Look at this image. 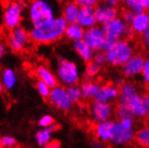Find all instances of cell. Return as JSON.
<instances>
[{
    "label": "cell",
    "instance_id": "681fc988",
    "mask_svg": "<svg viewBox=\"0 0 149 148\" xmlns=\"http://www.w3.org/2000/svg\"><path fill=\"white\" fill-rule=\"evenodd\" d=\"M61 1H63V2H65V3H67V2H70V1H74V0H61Z\"/></svg>",
    "mask_w": 149,
    "mask_h": 148
},
{
    "label": "cell",
    "instance_id": "4dcf8cb0",
    "mask_svg": "<svg viewBox=\"0 0 149 148\" xmlns=\"http://www.w3.org/2000/svg\"><path fill=\"white\" fill-rule=\"evenodd\" d=\"M116 116H117V118H118V120L133 117L130 109L127 108V106L125 104H119V106L116 109Z\"/></svg>",
    "mask_w": 149,
    "mask_h": 148
},
{
    "label": "cell",
    "instance_id": "8992f818",
    "mask_svg": "<svg viewBox=\"0 0 149 148\" xmlns=\"http://www.w3.org/2000/svg\"><path fill=\"white\" fill-rule=\"evenodd\" d=\"M134 118H125L118 120L114 123L113 135L111 143L115 145H124L134 140L135 136Z\"/></svg>",
    "mask_w": 149,
    "mask_h": 148
},
{
    "label": "cell",
    "instance_id": "3957f363",
    "mask_svg": "<svg viewBox=\"0 0 149 148\" xmlns=\"http://www.w3.org/2000/svg\"><path fill=\"white\" fill-rule=\"evenodd\" d=\"M135 54V46L130 40L120 39L114 46L105 52L106 61L112 67H122Z\"/></svg>",
    "mask_w": 149,
    "mask_h": 148
},
{
    "label": "cell",
    "instance_id": "8fae6325",
    "mask_svg": "<svg viewBox=\"0 0 149 148\" xmlns=\"http://www.w3.org/2000/svg\"><path fill=\"white\" fill-rule=\"evenodd\" d=\"M104 39H105V34H104V31L102 26L95 25L93 27L84 30L83 40L86 41L94 51L101 49Z\"/></svg>",
    "mask_w": 149,
    "mask_h": 148
},
{
    "label": "cell",
    "instance_id": "4fadbf2b",
    "mask_svg": "<svg viewBox=\"0 0 149 148\" xmlns=\"http://www.w3.org/2000/svg\"><path fill=\"white\" fill-rule=\"evenodd\" d=\"M94 14L97 24H100L102 26L111 22L113 19L119 17L118 9L103 3H100L94 7Z\"/></svg>",
    "mask_w": 149,
    "mask_h": 148
},
{
    "label": "cell",
    "instance_id": "30bf717a",
    "mask_svg": "<svg viewBox=\"0 0 149 148\" xmlns=\"http://www.w3.org/2000/svg\"><path fill=\"white\" fill-rule=\"evenodd\" d=\"M91 117L95 122H102L111 120L113 114V107L110 102L94 101L90 108Z\"/></svg>",
    "mask_w": 149,
    "mask_h": 148
},
{
    "label": "cell",
    "instance_id": "9a60e30c",
    "mask_svg": "<svg viewBox=\"0 0 149 148\" xmlns=\"http://www.w3.org/2000/svg\"><path fill=\"white\" fill-rule=\"evenodd\" d=\"M114 123L115 121L108 120L102 122H97L95 124L93 128V132L96 139L103 143H111L113 135Z\"/></svg>",
    "mask_w": 149,
    "mask_h": 148
},
{
    "label": "cell",
    "instance_id": "5bb4252c",
    "mask_svg": "<svg viewBox=\"0 0 149 148\" xmlns=\"http://www.w3.org/2000/svg\"><path fill=\"white\" fill-rule=\"evenodd\" d=\"M127 24L120 17H117L111 22L105 24L102 26L105 37H109L113 40H118L123 38L124 31L127 27Z\"/></svg>",
    "mask_w": 149,
    "mask_h": 148
},
{
    "label": "cell",
    "instance_id": "f907efd6",
    "mask_svg": "<svg viewBox=\"0 0 149 148\" xmlns=\"http://www.w3.org/2000/svg\"><path fill=\"white\" fill-rule=\"evenodd\" d=\"M0 148H4V146H3V145L1 143V139H0Z\"/></svg>",
    "mask_w": 149,
    "mask_h": 148
},
{
    "label": "cell",
    "instance_id": "2e32d148",
    "mask_svg": "<svg viewBox=\"0 0 149 148\" xmlns=\"http://www.w3.org/2000/svg\"><path fill=\"white\" fill-rule=\"evenodd\" d=\"M119 87L115 84H104L101 85L98 93L94 97V101H103V102H111L118 99L119 97Z\"/></svg>",
    "mask_w": 149,
    "mask_h": 148
},
{
    "label": "cell",
    "instance_id": "ac0fdd59",
    "mask_svg": "<svg viewBox=\"0 0 149 148\" xmlns=\"http://www.w3.org/2000/svg\"><path fill=\"white\" fill-rule=\"evenodd\" d=\"M73 48L74 50L77 52V54L79 56V58L84 63H89L93 61L95 51L83 39L73 41Z\"/></svg>",
    "mask_w": 149,
    "mask_h": 148
},
{
    "label": "cell",
    "instance_id": "7a4b0ae2",
    "mask_svg": "<svg viewBox=\"0 0 149 148\" xmlns=\"http://www.w3.org/2000/svg\"><path fill=\"white\" fill-rule=\"evenodd\" d=\"M27 15L31 27L46 24L58 16L52 0H31L27 4Z\"/></svg>",
    "mask_w": 149,
    "mask_h": 148
},
{
    "label": "cell",
    "instance_id": "1f68e13d",
    "mask_svg": "<svg viewBox=\"0 0 149 148\" xmlns=\"http://www.w3.org/2000/svg\"><path fill=\"white\" fill-rule=\"evenodd\" d=\"M124 4L127 7V9H130L132 13H134V15L140 14L145 11L142 8V6L138 4L136 0H125Z\"/></svg>",
    "mask_w": 149,
    "mask_h": 148
},
{
    "label": "cell",
    "instance_id": "cb8c5ba5",
    "mask_svg": "<svg viewBox=\"0 0 149 148\" xmlns=\"http://www.w3.org/2000/svg\"><path fill=\"white\" fill-rule=\"evenodd\" d=\"M79 6L77 5L76 2L70 1L65 3L62 8V17L67 21L68 24L76 23L78 12H79Z\"/></svg>",
    "mask_w": 149,
    "mask_h": 148
},
{
    "label": "cell",
    "instance_id": "ee69618b",
    "mask_svg": "<svg viewBox=\"0 0 149 148\" xmlns=\"http://www.w3.org/2000/svg\"><path fill=\"white\" fill-rule=\"evenodd\" d=\"M145 11H149V0H136Z\"/></svg>",
    "mask_w": 149,
    "mask_h": 148
},
{
    "label": "cell",
    "instance_id": "9c48e42d",
    "mask_svg": "<svg viewBox=\"0 0 149 148\" xmlns=\"http://www.w3.org/2000/svg\"><path fill=\"white\" fill-rule=\"evenodd\" d=\"M145 63V57L141 54H134L121 67L122 75L127 78H134L141 76Z\"/></svg>",
    "mask_w": 149,
    "mask_h": 148
},
{
    "label": "cell",
    "instance_id": "d590c367",
    "mask_svg": "<svg viewBox=\"0 0 149 148\" xmlns=\"http://www.w3.org/2000/svg\"><path fill=\"white\" fill-rule=\"evenodd\" d=\"M79 7H93L94 8L98 4H100L101 0H74Z\"/></svg>",
    "mask_w": 149,
    "mask_h": 148
},
{
    "label": "cell",
    "instance_id": "f1b7e54d",
    "mask_svg": "<svg viewBox=\"0 0 149 148\" xmlns=\"http://www.w3.org/2000/svg\"><path fill=\"white\" fill-rule=\"evenodd\" d=\"M101 66L98 65L97 63H95L94 61H91L89 63H86V76L87 79H91L94 76H96L98 74L101 72Z\"/></svg>",
    "mask_w": 149,
    "mask_h": 148
},
{
    "label": "cell",
    "instance_id": "6da1fadb",
    "mask_svg": "<svg viewBox=\"0 0 149 148\" xmlns=\"http://www.w3.org/2000/svg\"><path fill=\"white\" fill-rule=\"evenodd\" d=\"M67 25V21L61 15L56 16L46 24L31 27L29 31L30 39L38 44L52 43L64 36Z\"/></svg>",
    "mask_w": 149,
    "mask_h": 148
},
{
    "label": "cell",
    "instance_id": "f35d334b",
    "mask_svg": "<svg viewBox=\"0 0 149 148\" xmlns=\"http://www.w3.org/2000/svg\"><path fill=\"white\" fill-rule=\"evenodd\" d=\"M141 35V44L145 49L149 50V25L140 34Z\"/></svg>",
    "mask_w": 149,
    "mask_h": 148
},
{
    "label": "cell",
    "instance_id": "816d5d0a",
    "mask_svg": "<svg viewBox=\"0 0 149 148\" xmlns=\"http://www.w3.org/2000/svg\"><path fill=\"white\" fill-rule=\"evenodd\" d=\"M7 2H12V1H16V0H6Z\"/></svg>",
    "mask_w": 149,
    "mask_h": 148
},
{
    "label": "cell",
    "instance_id": "74e56055",
    "mask_svg": "<svg viewBox=\"0 0 149 148\" xmlns=\"http://www.w3.org/2000/svg\"><path fill=\"white\" fill-rule=\"evenodd\" d=\"M117 40H113L111 38H109V37H105L102 44V48H101V50L104 51V52H107L109 49H111Z\"/></svg>",
    "mask_w": 149,
    "mask_h": 148
},
{
    "label": "cell",
    "instance_id": "52a82bcc",
    "mask_svg": "<svg viewBox=\"0 0 149 148\" xmlns=\"http://www.w3.org/2000/svg\"><path fill=\"white\" fill-rule=\"evenodd\" d=\"M47 100L52 106L64 112L69 111L74 105L66 92V87L61 84H58L50 89Z\"/></svg>",
    "mask_w": 149,
    "mask_h": 148
},
{
    "label": "cell",
    "instance_id": "836d02e7",
    "mask_svg": "<svg viewBox=\"0 0 149 148\" xmlns=\"http://www.w3.org/2000/svg\"><path fill=\"white\" fill-rule=\"evenodd\" d=\"M0 139H1V143L4 148H15L17 146V140L15 137L12 135H6L0 137Z\"/></svg>",
    "mask_w": 149,
    "mask_h": 148
},
{
    "label": "cell",
    "instance_id": "d6986e66",
    "mask_svg": "<svg viewBox=\"0 0 149 148\" xmlns=\"http://www.w3.org/2000/svg\"><path fill=\"white\" fill-rule=\"evenodd\" d=\"M35 74L39 80L46 83L50 88L58 84L56 74H54L49 68H48L44 65H38L35 67Z\"/></svg>",
    "mask_w": 149,
    "mask_h": 148
},
{
    "label": "cell",
    "instance_id": "60d3db41",
    "mask_svg": "<svg viewBox=\"0 0 149 148\" xmlns=\"http://www.w3.org/2000/svg\"><path fill=\"white\" fill-rule=\"evenodd\" d=\"M135 31H133V29L131 28V26L130 24H127L126 29H125V31H124V35H123V38L124 39H127V40H130L134 35H135Z\"/></svg>",
    "mask_w": 149,
    "mask_h": 148
},
{
    "label": "cell",
    "instance_id": "b9f144b4",
    "mask_svg": "<svg viewBox=\"0 0 149 148\" xmlns=\"http://www.w3.org/2000/svg\"><path fill=\"white\" fill-rule=\"evenodd\" d=\"M60 147H61V144L58 140H51L44 146V148H60Z\"/></svg>",
    "mask_w": 149,
    "mask_h": 148
},
{
    "label": "cell",
    "instance_id": "11a10c76",
    "mask_svg": "<svg viewBox=\"0 0 149 148\" xmlns=\"http://www.w3.org/2000/svg\"><path fill=\"white\" fill-rule=\"evenodd\" d=\"M147 148H149V146H148V147H147Z\"/></svg>",
    "mask_w": 149,
    "mask_h": 148
},
{
    "label": "cell",
    "instance_id": "bcb514c9",
    "mask_svg": "<svg viewBox=\"0 0 149 148\" xmlns=\"http://www.w3.org/2000/svg\"><path fill=\"white\" fill-rule=\"evenodd\" d=\"M92 145H93V148H104V143L100 141V140H98V139L94 140Z\"/></svg>",
    "mask_w": 149,
    "mask_h": 148
},
{
    "label": "cell",
    "instance_id": "c3c4849f",
    "mask_svg": "<svg viewBox=\"0 0 149 148\" xmlns=\"http://www.w3.org/2000/svg\"><path fill=\"white\" fill-rule=\"evenodd\" d=\"M4 90H5V87H4V85L2 84V83L0 82V94H1L4 92Z\"/></svg>",
    "mask_w": 149,
    "mask_h": 148
},
{
    "label": "cell",
    "instance_id": "e0dca14e",
    "mask_svg": "<svg viewBox=\"0 0 149 148\" xmlns=\"http://www.w3.org/2000/svg\"><path fill=\"white\" fill-rule=\"evenodd\" d=\"M77 23L79 24L84 30L97 25L96 18H95V14H94V8L80 7Z\"/></svg>",
    "mask_w": 149,
    "mask_h": 148
},
{
    "label": "cell",
    "instance_id": "603a6c76",
    "mask_svg": "<svg viewBox=\"0 0 149 148\" xmlns=\"http://www.w3.org/2000/svg\"><path fill=\"white\" fill-rule=\"evenodd\" d=\"M130 25L135 31V33L141 34L149 25V12L144 11L140 14L135 15Z\"/></svg>",
    "mask_w": 149,
    "mask_h": 148
},
{
    "label": "cell",
    "instance_id": "4316f807",
    "mask_svg": "<svg viewBox=\"0 0 149 148\" xmlns=\"http://www.w3.org/2000/svg\"><path fill=\"white\" fill-rule=\"evenodd\" d=\"M135 142L141 147L149 146V126H145L135 133Z\"/></svg>",
    "mask_w": 149,
    "mask_h": 148
},
{
    "label": "cell",
    "instance_id": "db71d44e",
    "mask_svg": "<svg viewBox=\"0 0 149 148\" xmlns=\"http://www.w3.org/2000/svg\"><path fill=\"white\" fill-rule=\"evenodd\" d=\"M15 148H19V147H15Z\"/></svg>",
    "mask_w": 149,
    "mask_h": 148
},
{
    "label": "cell",
    "instance_id": "8d00e7d4",
    "mask_svg": "<svg viewBox=\"0 0 149 148\" xmlns=\"http://www.w3.org/2000/svg\"><path fill=\"white\" fill-rule=\"evenodd\" d=\"M93 61H94L95 63H97L98 65H100L101 67L103 66L105 63H107L106 61V55L105 52L102 50H97L94 52V56H93Z\"/></svg>",
    "mask_w": 149,
    "mask_h": 148
},
{
    "label": "cell",
    "instance_id": "7dc6e473",
    "mask_svg": "<svg viewBox=\"0 0 149 148\" xmlns=\"http://www.w3.org/2000/svg\"><path fill=\"white\" fill-rule=\"evenodd\" d=\"M144 101H145V103H146V107H147V109L149 110V91H147L144 95Z\"/></svg>",
    "mask_w": 149,
    "mask_h": 148
},
{
    "label": "cell",
    "instance_id": "d4e9b609",
    "mask_svg": "<svg viewBox=\"0 0 149 148\" xmlns=\"http://www.w3.org/2000/svg\"><path fill=\"white\" fill-rule=\"evenodd\" d=\"M1 83L6 90H12L17 83V76L15 71L11 67H6L2 71Z\"/></svg>",
    "mask_w": 149,
    "mask_h": 148
},
{
    "label": "cell",
    "instance_id": "f546056e",
    "mask_svg": "<svg viewBox=\"0 0 149 148\" xmlns=\"http://www.w3.org/2000/svg\"><path fill=\"white\" fill-rule=\"evenodd\" d=\"M36 89H37V92H38V93L40 94V96L41 98L48 99L51 88L46 83L42 82L40 80H38L37 83H36Z\"/></svg>",
    "mask_w": 149,
    "mask_h": 148
},
{
    "label": "cell",
    "instance_id": "ab89813d",
    "mask_svg": "<svg viewBox=\"0 0 149 148\" xmlns=\"http://www.w3.org/2000/svg\"><path fill=\"white\" fill-rule=\"evenodd\" d=\"M134 16H135L134 13H132L130 9H126V10H124V11H122L120 18L124 21L127 24H130Z\"/></svg>",
    "mask_w": 149,
    "mask_h": 148
},
{
    "label": "cell",
    "instance_id": "277c9868",
    "mask_svg": "<svg viewBox=\"0 0 149 148\" xmlns=\"http://www.w3.org/2000/svg\"><path fill=\"white\" fill-rule=\"evenodd\" d=\"M56 76L61 85L66 87L79 83L81 71L76 62L66 58H59L58 59Z\"/></svg>",
    "mask_w": 149,
    "mask_h": 148
},
{
    "label": "cell",
    "instance_id": "f5cc1de1",
    "mask_svg": "<svg viewBox=\"0 0 149 148\" xmlns=\"http://www.w3.org/2000/svg\"><path fill=\"white\" fill-rule=\"evenodd\" d=\"M121 1H123V2H124V1H125V0H121Z\"/></svg>",
    "mask_w": 149,
    "mask_h": 148
},
{
    "label": "cell",
    "instance_id": "7402d4cb",
    "mask_svg": "<svg viewBox=\"0 0 149 148\" xmlns=\"http://www.w3.org/2000/svg\"><path fill=\"white\" fill-rule=\"evenodd\" d=\"M119 104H126L130 99H131L134 95L138 93V88L136 84L130 82L123 83L119 87Z\"/></svg>",
    "mask_w": 149,
    "mask_h": 148
},
{
    "label": "cell",
    "instance_id": "44dd1931",
    "mask_svg": "<svg viewBox=\"0 0 149 148\" xmlns=\"http://www.w3.org/2000/svg\"><path fill=\"white\" fill-rule=\"evenodd\" d=\"M101 87V84L91 79H86L82 82L80 84V89L82 92V98L84 100L94 99L98 93V91Z\"/></svg>",
    "mask_w": 149,
    "mask_h": 148
},
{
    "label": "cell",
    "instance_id": "d6a6232c",
    "mask_svg": "<svg viewBox=\"0 0 149 148\" xmlns=\"http://www.w3.org/2000/svg\"><path fill=\"white\" fill-rule=\"evenodd\" d=\"M37 124L40 128H48V126H50L53 124H55V120L51 115L45 114V115H42L38 120Z\"/></svg>",
    "mask_w": 149,
    "mask_h": 148
},
{
    "label": "cell",
    "instance_id": "ba28073f",
    "mask_svg": "<svg viewBox=\"0 0 149 148\" xmlns=\"http://www.w3.org/2000/svg\"><path fill=\"white\" fill-rule=\"evenodd\" d=\"M30 40L29 31L22 25H19L10 31L7 38V45L11 50L20 52L25 49Z\"/></svg>",
    "mask_w": 149,
    "mask_h": 148
},
{
    "label": "cell",
    "instance_id": "83f0119b",
    "mask_svg": "<svg viewBox=\"0 0 149 148\" xmlns=\"http://www.w3.org/2000/svg\"><path fill=\"white\" fill-rule=\"evenodd\" d=\"M66 92L73 103H77L83 99L80 85H78V83L66 86Z\"/></svg>",
    "mask_w": 149,
    "mask_h": 148
},
{
    "label": "cell",
    "instance_id": "5b68a950",
    "mask_svg": "<svg viewBox=\"0 0 149 148\" xmlns=\"http://www.w3.org/2000/svg\"><path fill=\"white\" fill-rule=\"evenodd\" d=\"M27 8V3L24 0L7 2L4 6L3 11V24L7 29H12L21 25L23 21L24 12Z\"/></svg>",
    "mask_w": 149,
    "mask_h": 148
},
{
    "label": "cell",
    "instance_id": "7bdbcfd3",
    "mask_svg": "<svg viewBox=\"0 0 149 148\" xmlns=\"http://www.w3.org/2000/svg\"><path fill=\"white\" fill-rule=\"evenodd\" d=\"M101 1H102V3H103L105 5H108V6H113V7H117L121 0H101Z\"/></svg>",
    "mask_w": 149,
    "mask_h": 148
},
{
    "label": "cell",
    "instance_id": "484cf974",
    "mask_svg": "<svg viewBox=\"0 0 149 148\" xmlns=\"http://www.w3.org/2000/svg\"><path fill=\"white\" fill-rule=\"evenodd\" d=\"M84 33V29L76 22V23L68 24L64 36L72 41H76L78 40H82Z\"/></svg>",
    "mask_w": 149,
    "mask_h": 148
},
{
    "label": "cell",
    "instance_id": "ffe728a7",
    "mask_svg": "<svg viewBox=\"0 0 149 148\" xmlns=\"http://www.w3.org/2000/svg\"><path fill=\"white\" fill-rule=\"evenodd\" d=\"M58 129V125L55 123L50 126H48V128H41L40 129L37 130V132L35 133L36 144L40 147H44L49 141L52 140L53 133H55Z\"/></svg>",
    "mask_w": 149,
    "mask_h": 148
},
{
    "label": "cell",
    "instance_id": "7c38bea8",
    "mask_svg": "<svg viewBox=\"0 0 149 148\" xmlns=\"http://www.w3.org/2000/svg\"><path fill=\"white\" fill-rule=\"evenodd\" d=\"M130 109L133 118L136 119H145L149 115V110L144 101V96L139 92L127 101L125 104Z\"/></svg>",
    "mask_w": 149,
    "mask_h": 148
},
{
    "label": "cell",
    "instance_id": "f6af8a7d",
    "mask_svg": "<svg viewBox=\"0 0 149 148\" xmlns=\"http://www.w3.org/2000/svg\"><path fill=\"white\" fill-rule=\"evenodd\" d=\"M6 52V46L5 43H3L2 41H0V60L2 59V58L5 56Z\"/></svg>",
    "mask_w": 149,
    "mask_h": 148
},
{
    "label": "cell",
    "instance_id": "e575fe53",
    "mask_svg": "<svg viewBox=\"0 0 149 148\" xmlns=\"http://www.w3.org/2000/svg\"><path fill=\"white\" fill-rule=\"evenodd\" d=\"M143 83L149 88V54L145 57V63L141 73Z\"/></svg>",
    "mask_w": 149,
    "mask_h": 148
}]
</instances>
